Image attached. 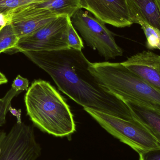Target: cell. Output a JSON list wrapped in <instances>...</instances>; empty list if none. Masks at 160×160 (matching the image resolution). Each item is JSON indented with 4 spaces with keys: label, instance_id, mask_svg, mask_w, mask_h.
Listing matches in <instances>:
<instances>
[{
    "label": "cell",
    "instance_id": "d6986e66",
    "mask_svg": "<svg viewBox=\"0 0 160 160\" xmlns=\"http://www.w3.org/2000/svg\"><path fill=\"white\" fill-rule=\"evenodd\" d=\"M29 85L28 80L19 75L13 81L11 88L17 92H22L25 90L27 91L29 88Z\"/></svg>",
    "mask_w": 160,
    "mask_h": 160
},
{
    "label": "cell",
    "instance_id": "44dd1931",
    "mask_svg": "<svg viewBox=\"0 0 160 160\" xmlns=\"http://www.w3.org/2000/svg\"><path fill=\"white\" fill-rule=\"evenodd\" d=\"M11 22L10 14H1L0 13V27L7 23Z\"/></svg>",
    "mask_w": 160,
    "mask_h": 160
},
{
    "label": "cell",
    "instance_id": "52a82bcc",
    "mask_svg": "<svg viewBox=\"0 0 160 160\" xmlns=\"http://www.w3.org/2000/svg\"><path fill=\"white\" fill-rule=\"evenodd\" d=\"M0 160H37L41 154L33 127L22 122L0 132Z\"/></svg>",
    "mask_w": 160,
    "mask_h": 160
},
{
    "label": "cell",
    "instance_id": "cb8c5ba5",
    "mask_svg": "<svg viewBox=\"0 0 160 160\" xmlns=\"http://www.w3.org/2000/svg\"><path fill=\"white\" fill-rule=\"evenodd\" d=\"M156 3L158 5V9L159 12L160 17V0H156Z\"/></svg>",
    "mask_w": 160,
    "mask_h": 160
},
{
    "label": "cell",
    "instance_id": "7c38bea8",
    "mask_svg": "<svg viewBox=\"0 0 160 160\" xmlns=\"http://www.w3.org/2000/svg\"><path fill=\"white\" fill-rule=\"evenodd\" d=\"M133 118L139 120L160 140V112L142 104L131 102H125Z\"/></svg>",
    "mask_w": 160,
    "mask_h": 160
},
{
    "label": "cell",
    "instance_id": "4fadbf2b",
    "mask_svg": "<svg viewBox=\"0 0 160 160\" xmlns=\"http://www.w3.org/2000/svg\"><path fill=\"white\" fill-rule=\"evenodd\" d=\"M58 17L54 15H47L12 23L17 35L21 38L36 32Z\"/></svg>",
    "mask_w": 160,
    "mask_h": 160
},
{
    "label": "cell",
    "instance_id": "484cf974",
    "mask_svg": "<svg viewBox=\"0 0 160 160\" xmlns=\"http://www.w3.org/2000/svg\"><path fill=\"white\" fill-rule=\"evenodd\" d=\"M0 150H1V149H0Z\"/></svg>",
    "mask_w": 160,
    "mask_h": 160
},
{
    "label": "cell",
    "instance_id": "2e32d148",
    "mask_svg": "<svg viewBox=\"0 0 160 160\" xmlns=\"http://www.w3.org/2000/svg\"><path fill=\"white\" fill-rule=\"evenodd\" d=\"M21 92H17L11 88L4 97L0 98V127L4 126L6 122V116L11 107V101Z\"/></svg>",
    "mask_w": 160,
    "mask_h": 160
},
{
    "label": "cell",
    "instance_id": "ffe728a7",
    "mask_svg": "<svg viewBox=\"0 0 160 160\" xmlns=\"http://www.w3.org/2000/svg\"><path fill=\"white\" fill-rule=\"evenodd\" d=\"M139 155V160H160V148L148 150Z\"/></svg>",
    "mask_w": 160,
    "mask_h": 160
},
{
    "label": "cell",
    "instance_id": "30bf717a",
    "mask_svg": "<svg viewBox=\"0 0 160 160\" xmlns=\"http://www.w3.org/2000/svg\"><path fill=\"white\" fill-rule=\"evenodd\" d=\"M133 23L146 22L160 31L159 12L156 0H126Z\"/></svg>",
    "mask_w": 160,
    "mask_h": 160
},
{
    "label": "cell",
    "instance_id": "8992f818",
    "mask_svg": "<svg viewBox=\"0 0 160 160\" xmlns=\"http://www.w3.org/2000/svg\"><path fill=\"white\" fill-rule=\"evenodd\" d=\"M71 17H57L33 33L20 38L16 48L8 54L27 51H52L68 48L67 33Z\"/></svg>",
    "mask_w": 160,
    "mask_h": 160
},
{
    "label": "cell",
    "instance_id": "277c9868",
    "mask_svg": "<svg viewBox=\"0 0 160 160\" xmlns=\"http://www.w3.org/2000/svg\"><path fill=\"white\" fill-rule=\"evenodd\" d=\"M83 109L108 133L138 154L160 148L159 139L134 118L132 120H127L88 108Z\"/></svg>",
    "mask_w": 160,
    "mask_h": 160
},
{
    "label": "cell",
    "instance_id": "7a4b0ae2",
    "mask_svg": "<svg viewBox=\"0 0 160 160\" xmlns=\"http://www.w3.org/2000/svg\"><path fill=\"white\" fill-rule=\"evenodd\" d=\"M24 102L27 115L41 131L56 137H69L76 125L69 106L48 82L35 80L29 88Z\"/></svg>",
    "mask_w": 160,
    "mask_h": 160
},
{
    "label": "cell",
    "instance_id": "ac0fdd59",
    "mask_svg": "<svg viewBox=\"0 0 160 160\" xmlns=\"http://www.w3.org/2000/svg\"><path fill=\"white\" fill-rule=\"evenodd\" d=\"M67 39L69 48L78 50H82L83 48L84 45L82 40L73 26L71 18L68 22Z\"/></svg>",
    "mask_w": 160,
    "mask_h": 160
},
{
    "label": "cell",
    "instance_id": "3957f363",
    "mask_svg": "<svg viewBox=\"0 0 160 160\" xmlns=\"http://www.w3.org/2000/svg\"><path fill=\"white\" fill-rule=\"evenodd\" d=\"M89 70L100 85L123 101L142 104L160 112V92L121 63H92Z\"/></svg>",
    "mask_w": 160,
    "mask_h": 160
},
{
    "label": "cell",
    "instance_id": "8fae6325",
    "mask_svg": "<svg viewBox=\"0 0 160 160\" xmlns=\"http://www.w3.org/2000/svg\"><path fill=\"white\" fill-rule=\"evenodd\" d=\"M24 6L56 16H69L71 18L82 8L80 0H46Z\"/></svg>",
    "mask_w": 160,
    "mask_h": 160
},
{
    "label": "cell",
    "instance_id": "9a60e30c",
    "mask_svg": "<svg viewBox=\"0 0 160 160\" xmlns=\"http://www.w3.org/2000/svg\"><path fill=\"white\" fill-rule=\"evenodd\" d=\"M139 24L147 38V48L148 49H158L160 51V30L146 22H141Z\"/></svg>",
    "mask_w": 160,
    "mask_h": 160
},
{
    "label": "cell",
    "instance_id": "5bb4252c",
    "mask_svg": "<svg viewBox=\"0 0 160 160\" xmlns=\"http://www.w3.org/2000/svg\"><path fill=\"white\" fill-rule=\"evenodd\" d=\"M12 22L0 27V54L8 53L15 48L19 40Z\"/></svg>",
    "mask_w": 160,
    "mask_h": 160
},
{
    "label": "cell",
    "instance_id": "ba28073f",
    "mask_svg": "<svg viewBox=\"0 0 160 160\" xmlns=\"http://www.w3.org/2000/svg\"><path fill=\"white\" fill-rule=\"evenodd\" d=\"M81 8L88 11L105 24L118 28L131 26L126 0H80Z\"/></svg>",
    "mask_w": 160,
    "mask_h": 160
},
{
    "label": "cell",
    "instance_id": "e0dca14e",
    "mask_svg": "<svg viewBox=\"0 0 160 160\" xmlns=\"http://www.w3.org/2000/svg\"><path fill=\"white\" fill-rule=\"evenodd\" d=\"M46 0H0V13L9 14L15 8Z\"/></svg>",
    "mask_w": 160,
    "mask_h": 160
},
{
    "label": "cell",
    "instance_id": "603a6c76",
    "mask_svg": "<svg viewBox=\"0 0 160 160\" xmlns=\"http://www.w3.org/2000/svg\"><path fill=\"white\" fill-rule=\"evenodd\" d=\"M8 82L7 78L3 74L0 72V85L4 84Z\"/></svg>",
    "mask_w": 160,
    "mask_h": 160
},
{
    "label": "cell",
    "instance_id": "7402d4cb",
    "mask_svg": "<svg viewBox=\"0 0 160 160\" xmlns=\"http://www.w3.org/2000/svg\"><path fill=\"white\" fill-rule=\"evenodd\" d=\"M9 111H10V112L16 117L17 118V122L18 123H21L22 122L21 118V111L20 110H17L16 109H14L12 107H10L9 108Z\"/></svg>",
    "mask_w": 160,
    "mask_h": 160
},
{
    "label": "cell",
    "instance_id": "6da1fadb",
    "mask_svg": "<svg viewBox=\"0 0 160 160\" xmlns=\"http://www.w3.org/2000/svg\"><path fill=\"white\" fill-rule=\"evenodd\" d=\"M22 53L48 73L59 90L83 108L127 120L134 119L125 102L100 85L89 70L92 63L82 50L68 48Z\"/></svg>",
    "mask_w": 160,
    "mask_h": 160
},
{
    "label": "cell",
    "instance_id": "5b68a950",
    "mask_svg": "<svg viewBox=\"0 0 160 160\" xmlns=\"http://www.w3.org/2000/svg\"><path fill=\"white\" fill-rule=\"evenodd\" d=\"M73 26L79 32L87 45L98 51L105 60L123 55V51L116 42L113 34L105 23L88 11L78 10L71 18Z\"/></svg>",
    "mask_w": 160,
    "mask_h": 160
},
{
    "label": "cell",
    "instance_id": "d4e9b609",
    "mask_svg": "<svg viewBox=\"0 0 160 160\" xmlns=\"http://www.w3.org/2000/svg\"><path fill=\"white\" fill-rule=\"evenodd\" d=\"M67 160H73L71 159H68Z\"/></svg>",
    "mask_w": 160,
    "mask_h": 160
},
{
    "label": "cell",
    "instance_id": "9c48e42d",
    "mask_svg": "<svg viewBox=\"0 0 160 160\" xmlns=\"http://www.w3.org/2000/svg\"><path fill=\"white\" fill-rule=\"evenodd\" d=\"M121 63L160 92V55L144 51Z\"/></svg>",
    "mask_w": 160,
    "mask_h": 160
}]
</instances>
